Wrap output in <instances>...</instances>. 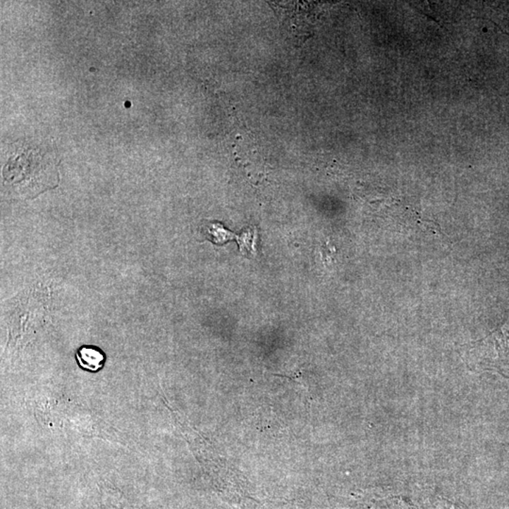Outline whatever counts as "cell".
Here are the masks:
<instances>
[{"mask_svg":"<svg viewBox=\"0 0 509 509\" xmlns=\"http://www.w3.org/2000/svg\"><path fill=\"white\" fill-rule=\"evenodd\" d=\"M202 232L209 240L216 245H223L231 240L232 236H234L231 231H226L219 223H209L208 225L204 226Z\"/></svg>","mask_w":509,"mask_h":509,"instance_id":"obj_2","label":"cell"},{"mask_svg":"<svg viewBox=\"0 0 509 509\" xmlns=\"http://www.w3.org/2000/svg\"><path fill=\"white\" fill-rule=\"evenodd\" d=\"M78 365L83 370L97 373L104 367L106 357L100 349L91 345L81 346L75 353Z\"/></svg>","mask_w":509,"mask_h":509,"instance_id":"obj_1","label":"cell"}]
</instances>
